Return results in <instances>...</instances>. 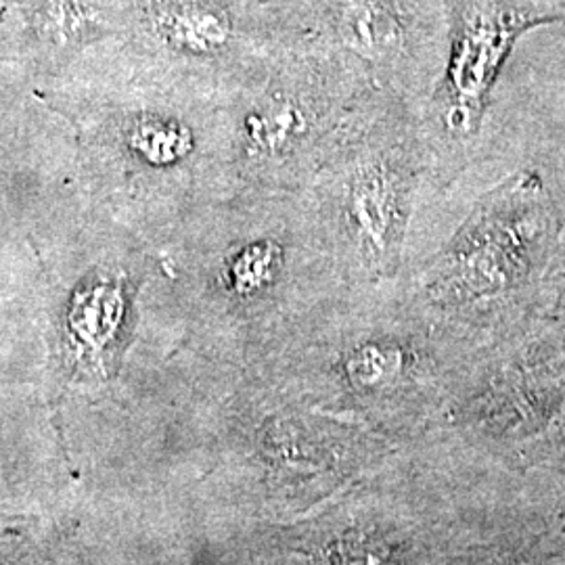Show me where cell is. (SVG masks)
<instances>
[{"label": "cell", "instance_id": "1", "mask_svg": "<svg viewBox=\"0 0 565 565\" xmlns=\"http://www.w3.org/2000/svg\"><path fill=\"white\" fill-rule=\"evenodd\" d=\"M76 109L84 163L107 193L231 189L221 103L128 49L51 95Z\"/></svg>", "mask_w": 565, "mask_h": 565}, {"label": "cell", "instance_id": "2", "mask_svg": "<svg viewBox=\"0 0 565 565\" xmlns=\"http://www.w3.org/2000/svg\"><path fill=\"white\" fill-rule=\"evenodd\" d=\"M371 88L342 60L287 39L221 103L231 189L279 195L300 189Z\"/></svg>", "mask_w": 565, "mask_h": 565}, {"label": "cell", "instance_id": "3", "mask_svg": "<svg viewBox=\"0 0 565 565\" xmlns=\"http://www.w3.org/2000/svg\"><path fill=\"white\" fill-rule=\"evenodd\" d=\"M130 49L223 103L287 41L268 0H128Z\"/></svg>", "mask_w": 565, "mask_h": 565}, {"label": "cell", "instance_id": "4", "mask_svg": "<svg viewBox=\"0 0 565 565\" xmlns=\"http://www.w3.org/2000/svg\"><path fill=\"white\" fill-rule=\"evenodd\" d=\"M128 49V0H13L0 21V63L49 95Z\"/></svg>", "mask_w": 565, "mask_h": 565}, {"label": "cell", "instance_id": "5", "mask_svg": "<svg viewBox=\"0 0 565 565\" xmlns=\"http://www.w3.org/2000/svg\"><path fill=\"white\" fill-rule=\"evenodd\" d=\"M565 13L522 0H455L450 46L436 99L448 126L476 130L494 82L525 32L564 23Z\"/></svg>", "mask_w": 565, "mask_h": 565}, {"label": "cell", "instance_id": "6", "mask_svg": "<svg viewBox=\"0 0 565 565\" xmlns=\"http://www.w3.org/2000/svg\"><path fill=\"white\" fill-rule=\"evenodd\" d=\"M226 243L210 263L202 282L210 303L223 306L226 319H260L277 300L287 256L277 239L242 237Z\"/></svg>", "mask_w": 565, "mask_h": 565}, {"label": "cell", "instance_id": "7", "mask_svg": "<svg viewBox=\"0 0 565 565\" xmlns=\"http://www.w3.org/2000/svg\"><path fill=\"white\" fill-rule=\"evenodd\" d=\"M11 4H13V0H0V21L7 15V11H9Z\"/></svg>", "mask_w": 565, "mask_h": 565}]
</instances>
